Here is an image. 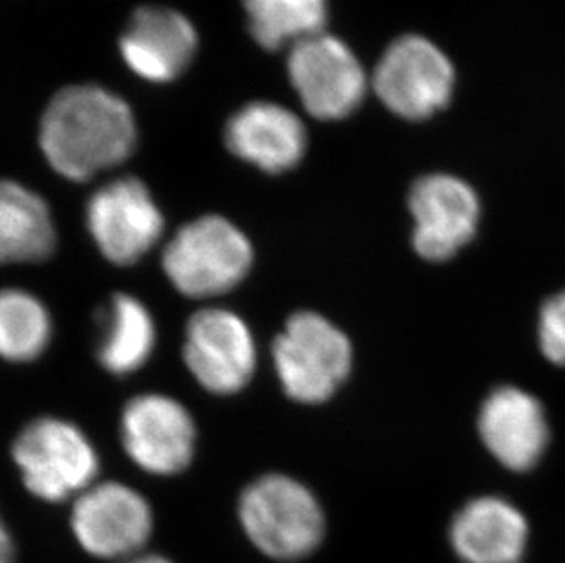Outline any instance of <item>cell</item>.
Returning <instances> with one entry per match:
<instances>
[{"mask_svg":"<svg viewBox=\"0 0 565 563\" xmlns=\"http://www.w3.org/2000/svg\"><path fill=\"white\" fill-rule=\"evenodd\" d=\"M539 340L553 364L565 367V291L551 297L540 309Z\"/></svg>","mask_w":565,"mask_h":563,"instance_id":"44dd1931","label":"cell"},{"mask_svg":"<svg viewBox=\"0 0 565 563\" xmlns=\"http://www.w3.org/2000/svg\"><path fill=\"white\" fill-rule=\"evenodd\" d=\"M238 516L253 545L275 562L306 560L324 540L326 516L319 500L284 474H269L246 487Z\"/></svg>","mask_w":565,"mask_h":563,"instance_id":"7a4b0ae2","label":"cell"},{"mask_svg":"<svg viewBox=\"0 0 565 563\" xmlns=\"http://www.w3.org/2000/svg\"><path fill=\"white\" fill-rule=\"evenodd\" d=\"M273 361L289 397L326 403L352 372V342L322 315L299 311L275 340Z\"/></svg>","mask_w":565,"mask_h":563,"instance_id":"277c9868","label":"cell"},{"mask_svg":"<svg viewBox=\"0 0 565 563\" xmlns=\"http://www.w3.org/2000/svg\"><path fill=\"white\" fill-rule=\"evenodd\" d=\"M450 548L463 563H522L529 523L522 510L498 496H481L456 512Z\"/></svg>","mask_w":565,"mask_h":563,"instance_id":"2e32d148","label":"cell"},{"mask_svg":"<svg viewBox=\"0 0 565 563\" xmlns=\"http://www.w3.org/2000/svg\"><path fill=\"white\" fill-rule=\"evenodd\" d=\"M225 144L241 160L269 174H280L305 158L308 132L300 117L282 105L256 102L231 117Z\"/></svg>","mask_w":565,"mask_h":563,"instance_id":"9a60e30c","label":"cell"},{"mask_svg":"<svg viewBox=\"0 0 565 563\" xmlns=\"http://www.w3.org/2000/svg\"><path fill=\"white\" fill-rule=\"evenodd\" d=\"M136 121L121 97L96 85L55 94L41 121V149L66 180L85 181L121 166L136 147Z\"/></svg>","mask_w":565,"mask_h":563,"instance_id":"6da1fadb","label":"cell"},{"mask_svg":"<svg viewBox=\"0 0 565 563\" xmlns=\"http://www.w3.org/2000/svg\"><path fill=\"white\" fill-rule=\"evenodd\" d=\"M183 359L202 389L216 395L236 394L255 373V339L233 311L202 309L189 320Z\"/></svg>","mask_w":565,"mask_h":563,"instance_id":"30bf717a","label":"cell"},{"mask_svg":"<svg viewBox=\"0 0 565 563\" xmlns=\"http://www.w3.org/2000/svg\"><path fill=\"white\" fill-rule=\"evenodd\" d=\"M289 83L317 119L335 121L355 113L369 91V77L341 39L320 32L291 46Z\"/></svg>","mask_w":565,"mask_h":563,"instance_id":"52a82bcc","label":"cell"},{"mask_svg":"<svg viewBox=\"0 0 565 563\" xmlns=\"http://www.w3.org/2000/svg\"><path fill=\"white\" fill-rule=\"evenodd\" d=\"M478 431L492 457L514 472L536 467L550 447L544 404L518 386L492 390L481 404Z\"/></svg>","mask_w":565,"mask_h":563,"instance_id":"4fadbf2b","label":"cell"},{"mask_svg":"<svg viewBox=\"0 0 565 563\" xmlns=\"http://www.w3.org/2000/svg\"><path fill=\"white\" fill-rule=\"evenodd\" d=\"M124 563H172L171 560L163 559L160 554H136L132 559L125 560Z\"/></svg>","mask_w":565,"mask_h":563,"instance_id":"603a6c76","label":"cell"},{"mask_svg":"<svg viewBox=\"0 0 565 563\" xmlns=\"http://www.w3.org/2000/svg\"><path fill=\"white\" fill-rule=\"evenodd\" d=\"M13 459L26 489L50 503L83 495L99 470L96 450L85 434L55 417L30 423L15 439Z\"/></svg>","mask_w":565,"mask_h":563,"instance_id":"5b68a950","label":"cell"},{"mask_svg":"<svg viewBox=\"0 0 565 563\" xmlns=\"http://www.w3.org/2000/svg\"><path fill=\"white\" fill-rule=\"evenodd\" d=\"M454 79L450 59L433 41L403 35L379 59L372 86L390 113L422 121L447 107Z\"/></svg>","mask_w":565,"mask_h":563,"instance_id":"8992f818","label":"cell"},{"mask_svg":"<svg viewBox=\"0 0 565 563\" xmlns=\"http://www.w3.org/2000/svg\"><path fill=\"white\" fill-rule=\"evenodd\" d=\"M0 563H15V548L2 520H0Z\"/></svg>","mask_w":565,"mask_h":563,"instance_id":"7402d4cb","label":"cell"},{"mask_svg":"<svg viewBox=\"0 0 565 563\" xmlns=\"http://www.w3.org/2000/svg\"><path fill=\"white\" fill-rule=\"evenodd\" d=\"M57 234L43 198L17 181L0 180V264H35L55 249Z\"/></svg>","mask_w":565,"mask_h":563,"instance_id":"e0dca14e","label":"cell"},{"mask_svg":"<svg viewBox=\"0 0 565 563\" xmlns=\"http://www.w3.org/2000/svg\"><path fill=\"white\" fill-rule=\"evenodd\" d=\"M408 208L412 244L423 261H450L475 238L480 224L478 194L456 176H423L411 189Z\"/></svg>","mask_w":565,"mask_h":563,"instance_id":"8fae6325","label":"cell"},{"mask_svg":"<svg viewBox=\"0 0 565 563\" xmlns=\"http://www.w3.org/2000/svg\"><path fill=\"white\" fill-rule=\"evenodd\" d=\"M119 49L134 74L169 83L188 70L198 50V33L188 17L163 6L134 11Z\"/></svg>","mask_w":565,"mask_h":563,"instance_id":"5bb4252c","label":"cell"},{"mask_svg":"<svg viewBox=\"0 0 565 563\" xmlns=\"http://www.w3.org/2000/svg\"><path fill=\"white\" fill-rule=\"evenodd\" d=\"M86 225L107 261L132 266L154 249L166 220L143 181L127 176L92 194Z\"/></svg>","mask_w":565,"mask_h":563,"instance_id":"9c48e42d","label":"cell"},{"mask_svg":"<svg viewBox=\"0 0 565 563\" xmlns=\"http://www.w3.org/2000/svg\"><path fill=\"white\" fill-rule=\"evenodd\" d=\"M252 242L230 220L209 214L183 225L163 251V272L189 298L235 289L253 266Z\"/></svg>","mask_w":565,"mask_h":563,"instance_id":"3957f363","label":"cell"},{"mask_svg":"<svg viewBox=\"0 0 565 563\" xmlns=\"http://www.w3.org/2000/svg\"><path fill=\"white\" fill-rule=\"evenodd\" d=\"M249 30L266 50H280L322 32L326 0H244Z\"/></svg>","mask_w":565,"mask_h":563,"instance_id":"d6986e66","label":"cell"},{"mask_svg":"<svg viewBox=\"0 0 565 563\" xmlns=\"http://www.w3.org/2000/svg\"><path fill=\"white\" fill-rule=\"evenodd\" d=\"M52 340L49 309L22 289L0 291V357L30 362L43 355Z\"/></svg>","mask_w":565,"mask_h":563,"instance_id":"ffe728a7","label":"cell"},{"mask_svg":"<svg viewBox=\"0 0 565 563\" xmlns=\"http://www.w3.org/2000/svg\"><path fill=\"white\" fill-rule=\"evenodd\" d=\"M70 523L86 553L125 562L141 553L149 542L154 516L138 490L107 481L92 485L75 498Z\"/></svg>","mask_w":565,"mask_h":563,"instance_id":"ba28073f","label":"cell"},{"mask_svg":"<svg viewBox=\"0 0 565 563\" xmlns=\"http://www.w3.org/2000/svg\"><path fill=\"white\" fill-rule=\"evenodd\" d=\"M121 437L130 459L154 476L183 472L196 448V426L189 410L177 399L160 394L128 401Z\"/></svg>","mask_w":565,"mask_h":563,"instance_id":"7c38bea8","label":"cell"},{"mask_svg":"<svg viewBox=\"0 0 565 563\" xmlns=\"http://www.w3.org/2000/svg\"><path fill=\"white\" fill-rule=\"evenodd\" d=\"M156 346V325L143 302L130 295H116L103 315V333L97 357L114 375L138 372Z\"/></svg>","mask_w":565,"mask_h":563,"instance_id":"ac0fdd59","label":"cell"}]
</instances>
